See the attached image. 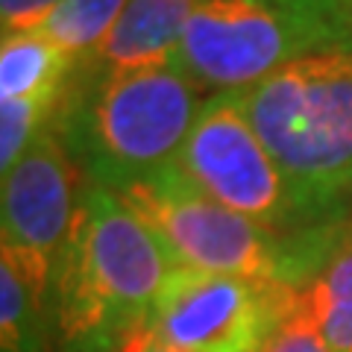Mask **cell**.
<instances>
[{"label": "cell", "mask_w": 352, "mask_h": 352, "mask_svg": "<svg viewBox=\"0 0 352 352\" xmlns=\"http://www.w3.org/2000/svg\"><path fill=\"white\" fill-rule=\"evenodd\" d=\"M76 59L41 32H9L0 44V100L53 97L68 88Z\"/></svg>", "instance_id": "cell-11"}, {"label": "cell", "mask_w": 352, "mask_h": 352, "mask_svg": "<svg viewBox=\"0 0 352 352\" xmlns=\"http://www.w3.org/2000/svg\"><path fill=\"white\" fill-rule=\"evenodd\" d=\"M261 352H335L332 344L314 323V317L305 311V305L296 291V302L288 311V317L276 326V332L267 338Z\"/></svg>", "instance_id": "cell-15"}, {"label": "cell", "mask_w": 352, "mask_h": 352, "mask_svg": "<svg viewBox=\"0 0 352 352\" xmlns=\"http://www.w3.org/2000/svg\"><path fill=\"white\" fill-rule=\"evenodd\" d=\"M118 197L164 241L179 267L302 288L317 264L311 232L285 238L252 223L197 188L176 164L126 185Z\"/></svg>", "instance_id": "cell-5"}, {"label": "cell", "mask_w": 352, "mask_h": 352, "mask_svg": "<svg viewBox=\"0 0 352 352\" xmlns=\"http://www.w3.org/2000/svg\"><path fill=\"white\" fill-rule=\"evenodd\" d=\"M85 176L56 129L44 135L3 173V252L27 276L53 288V267L71 232Z\"/></svg>", "instance_id": "cell-8"}, {"label": "cell", "mask_w": 352, "mask_h": 352, "mask_svg": "<svg viewBox=\"0 0 352 352\" xmlns=\"http://www.w3.org/2000/svg\"><path fill=\"white\" fill-rule=\"evenodd\" d=\"M294 302L282 282L176 267L147 329L179 352H261Z\"/></svg>", "instance_id": "cell-7"}, {"label": "cell", "mask_w": 352, "mask_h": 352, "mask_svg": "<svg viewBox=\"0 0 352 352\" xmlns=\"http://www.w3.org/2000/svg\"><path fill=\"white\" fill-rule=\"evenodd\" d=\"M188 179L212 200L276 235H300L288 179L244 112L241 91L208 94L176 156Z\"/></svg>", "instance_id": "cell-6"}, {"label": "cell", "mask_w": 352, "mask_h": 352, "mask_svg": "<svg viewBox=\"0 0 352 352\" xmlns=\"http://www.w3.org/2000/svg\"><path fill=\"white\" fill-rule=\"evenodd\" d=\"M126 3L129 0H62L36 32L68 50L74 59H82L112 36Z\"/></svg>", "instance_id": "cell-13"}, {"label": "cell", "mask_w": 352, "mask_h": 352, "mask_svg": "<svg viewBox=\"0 0 352 352\" xmlns=\"http://www.w3.org/2000/svg\"><path fill=\"white\" fill-rule=\"evenodd\" d=\"M203 100L176 53L132 68L76 62L53 129L85 182L118 194L176 164Z\"/></svg>", "instance_id": "cell-2"}, {"label": "cell", "mask_w": 352, "mask_h": 352, "mask_svg": "<svg viewBox=\"0 0 352 352\" xmlns=\"http://www.w3.org/2000/svg\"><path fill=\"white\" fill-rule=\"evenodd\" d=\"M62 0H0V24L3 36L9 32H27L36 30Z\"/></svg>", "instance_id": "cell-16"}, {"label": "cell", "mask_w": 352, "mask_h": 352, "mask_svg": "<svg viewBox=\"0 0 352 352\" xmlns=\"http://www.w3.org/2000/svg\"><path fill=\"white\" fill-rule=\"evenodd\" d=\"M179 267L164 241L115 191L85 185L53 267V338L62 352H115L150 326Z\"/></svg>", "instance_id": "cell-1"}, {"label": "cell", "mask_w": 352, "mask_h": 352, "mask_svg": "<svg viewBox=\"0 0 352 352\" xmlns=\"http://www.w3.org/2000/svg\"><path fill=\"white\" fill-rule=\"evenodd\" d=\"M53 288L0 258V352H47L53 335Z\"/></svg>", "instance_id": "cell-12"}, {"label": "cell", "mask_w": 352, "mask_h": 352, "mask_svg": "<svg viewBox=\"0 0 352 352\" xmlns=\"http://www.w3.org/2000/svg\"><path fill=\"white\" fill-rule=\"evenodd\" d=\"M115 352H179V349H173L164 344V340H159L150 329H138V332L129 335Z\"/></svg>", "instance_id": "cell-17"}, {"label": "cell", "mask_w": 352, "mask_h": 352, "mask_svg": "<svg viewBox=\"0 0 352 352\" xmlns=\"http://www.w3.org/2000/svg\"><path fill=\"white\" fill-rule=\"evenodd\" d=\"M62 97H21L0 100V170H12V164L36 144L47 129H53Z\"/></svg>", "instance_id": "cell-14"}, {"label": "cell", "mask_w": 352, "mask_h": 352, "mask_svg": "<svg viewBox=\"0 0 352 352\" xmlns=\"http://www.w3.org/2000/svg\"><path fill=\"white\" fill-rule=\"evenodd\" d=\"M288 179L302 232L340 223L352 200V56H314L241 91Z\"/></svg>", "instance_id": "cell-3"}, {"label": "cell", "mask_w": 352, "mask_h": 352, "mask_svg": "<svg viewBox=\"0 0 352 352\" xmlns=\"http://www.w3.org/2000/svg\"><path fill=\"white\" fill-rule=\"evenodd\" d=\"M314 56H352V0H203L176 47L208 94L244 91Z\"/></svg>", "instance_id": "cell-4"}, {"label": "cell", "mask_w": 352, "mask_h": 352, "mask_svg": "<svg viewBox=\"0 0 352 352\" xmlns=\"http://www.w3.org/2000/svg\"><path fill=\"white\" fill-rule=\"evenodd\" d=\"M200 3L203 0H129L112 36L76 62L91 68H132L173 56Z\"/></svg>", "instance_id": "cell-9"}, {"label": "cell", "mask_w": 352, "mask_h": 352, "mask_svg": "<svg viewBox=\"0 0 352 352\" xmlns=\"http://www.w3.org/2000/svg\"><path fill=\"white\" fill-rule=\"evenodd\" d=\"M300 300L335 352H352V217L326 232Z\"/></svg>", "instance_id": "cell-10"}]
</instances>
